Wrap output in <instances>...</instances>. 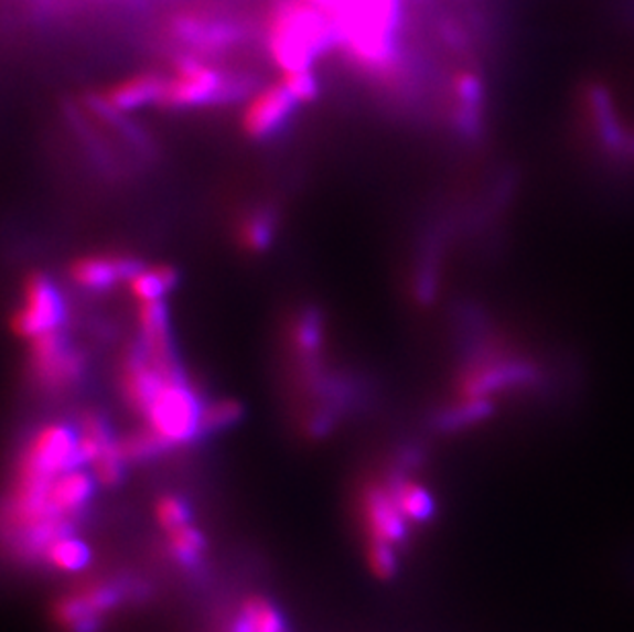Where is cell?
<instances>
[{
  "label": "cell",
  "instance_id": "14",
  "mask_svg": "<svg viewBox=\"0 0 634 632\" xmlns=\"http://www.w3.org/2000/svg\"><path fill=\"white\" fill-rule=\"evenodd\" d=\"M44 557L54 569H58L62 574H78L89 567L90 548L87 543L68 534L54 540L52 545H47Z\"/></svg>",
  "mask_w": 634,
  "mask_h": 632
},
{
  "label": "cell",
  "instance_id": "26",
  "mask_svg": "<svg viewBox=\"0 0 634 632\" xmlns=\"http://www.w3.org/2000/svg\"><path fill=\"white\" fill-rule=\"evenodd\" d=\"M123 464L126 460L119 454L118 446L111 448L109 452H105L104 457L97 458L90 469H93V476L97 481V485L114 486L118 485L123 476Z\"/></svg>",
  "mask_w": 634,
  "mask_h": 632
},
{
  "label": "cell",
  "instance_id": "23",
  "mask_svg": "<svg viewBox=\"0 0 634 632\" xmlns=\"http://www.w3.org/2000/svg\"><path fill=\"white\" fill-rule=\"evenodd\" d=\"M154 517L157 524L164 529L166 534L173 529L183 528L187 524H192V512L187 507V503L181 497H173V495H164L161 500L157 501L154 505Z\"/></svg>",
  "mask_w": 634,
  "mask_h": 632
},
{
  "label": "cell",
  "instance_id": "25",
  "mask_svg": "<svg viewBox=\"0 0 634 632\" xmlns=\"http://www.w3.org/2000/svg\"><path fill=\"white\" fill-rule=\"evenodd\" d=\"M243 409L236 400H218L209 407H204V415H202V431H216V429H224V427L233 426L235 421L240 419Z\"/></svg>",
  "mask_w": 634,
  "mask_h": 632
},
{
  "label": "cell",
  "instance_id": "5",
  "mask_svg": "<svg viewBox=\"0 0 634 632\" xmlns=\"http://www.w3.org/2000/svg\"><path fill=\"white\" fill-rule=\"evenodd\" d=\"M21 464H28L47 476H58L62 472L80 469L85 462L78 448V433L62 424L45 426L33 436L28 452L21 458Z\"/></svg>",
  "mask_w": 634,
  "mask_h": 632
},
{
  "label": "cell",
  "instance_id": "11",
  "mask_svg": "<svg viewBox=\"0 0 634 632\" xmlns=\"http://www.w3.org/2000/svg\"><path fill=\"white\" fill-rule=\"evenodd\" d=\"M140 265L126 257H83L71 267L76 286L87 290H107L121 280H130Z\"/></svg>",
  "mask_w": 634,
  "mask_h": 632
},
{
  "label": "cell",
  "instance_id": "29",
  "mask_svg": "<svg viewBox=\"0 0 634 632\" xmlns=\"http://www.w3.org/2000/svg\"><path fill=\"white\" fill-rule=\"evenodd\" d=\"M101 629H104V617L89 614V617L78 620V622L66 632H101Z\"/></svg>",
  "mask_w": 634,
  "mask_h": 632
},
{
  "label": "cell",
  "instance_id": "22",
  "mask_svg": "<svg viewBox=\"0 0 634 632\" xmlns=\"http://www.w3.org/2000/svg\"><path fill=\"white\" fill-rule=\"evenodd\" d=\"M366 560L372 575L380 581H388L397 575L399 569V559L395 546L383 543V540H372L369 538L368 550H366Z\"/></svg>",
  "mask_w": 634,
  "mask_h": 632
},
{
  "label": "cell",
  "instance_id": "9",
  "mask_svg": "<svg viewBox=\"0 0 634 632\" xmlns=\"http://www.w3.org/2000/svg\"><path fill=\"white\" fill-rule=\"evenodd\" d=\"M171 35L200 52L226 50L238 40V31L226 19L206 13H183L173 19Z\"/></svg>",
  "mask_w": 634,
  "mask_h": 632
},
{
  "label": "cell",
  "instance_id": "12",
  "mask_svg": "<svg viewBox=\"0 0 634 632\" xmlns=\"http://www.w3.org/2000/svg\"><path fill=\"white\" fill-rule=\"evenodd\" d=\"M164 76L157 73H138L126 76L104 93V105L114 111H130L148 104H159L163 93Z\"/></svg>",
  "mask_w": 634,
  "mask_h": 632
},
{
  "label": "cell",
  "instance_id": "13",
  "mask_svg": "<svg viewBox=\"0 0 634 632\" xmlns=\"http://www.w3.org/2000/svg\"><path fill=\"white\" fill-rule=\"evenodd\" d=\"M95 485L97 481L93 472L80 469L62 472L50 486V505L56 514L71 519L73 515L80 514L83 507L89 503Z\"/></svg>",
  "mask_w": 634,
  "mask_h": 632
},
{
  "label": "cell",
  "instance_id": "15",
  "mask_svg": "<svg viewBox=\"0 0 634 632\" xmlns=\"http://www.w3.org/2000/svg\"><path fill=\"white\" fill-rule=\"evenodd\" d=\"M116 446L118 440H114L109 427L101 417L97 415L83 417L78 429V448L85 464H93L97 458L104 457L105 452H109Z\"/></svg>",
  "mask_w": 634,
  "mask_h": 632
},
{
  "label": "cell",
  "instance_id": "20",
  "mask_svg": "<svg viewBox=\"0 0 634 632\" xmlns=\"http://www.w3.org/2000/svg\"><path fill=\"white\" fill-rule=\"evenodd\" d=\"M164 448H169V443L159 433H154L150 427L133 431L130 436L118 440L119 454L126 462H138V460L157 457L159 452H163Z\"/></svg>",
  "mask_w": 634,
  "mask_h": 632
},
{
  "label": "cell",
  "instance_id": "27",
  "mask_svg": "<svg viewBox=\"0 0 634 632\" xmlns=\"http://www.w3.org/2000/svg\"><path fill=\"white\" fill-rule=\"evenodd\" d=\"M240 238H243V245L249 247V249H264L271 238V221L269 216H266L264 212L259 214H252L247 221L243 222L240 226Z\"/></svg>",
  "mask_w": 634,
  "mask_h": 632
},
{
  "label": "cell",
  "instance_id": "8",
  "mask_svg": "<svg viewBox=\"0 0 634 632\" xmlns=\"http://www.w3.org/2000/svg\"><path fill=\"white\" fill-rule=\"evenodd\" d=\"M364 524L372 540H383L388 545H400L407 536V519L400 514L399 505L390 489L369 485L362 497Z\"/></svg>",
  "mask_w": 634,
  "mask_h": 632
},
{
  "label": "cell",
  "instance_id": "18",
  "mask_svg": "<svg viewBox=\"0 0 634 632\" xmlns=\"http://www.w3.org/2000/svg\"><path fill=\"white\" fill-rule=\"evenodd\" d=\"M166 550L179 565L193 567L200 563L206 550V538L200 529L187 524L183 528L173 529L166 534Z\"/></svg>",
  "mask_w": 634,
  "mask_h": 632
},
{
  "label": "cell",
  "instance_id": "17",
  "mask_svg": "<svg viewBox=\"0 0 634 632\" xmlns=\"http://www.w3.org/2000/svg\"><path fill=\"white\" fill-rule=\"evenodd\" d=\"M390 491L399 505L400 514L405 515L407 522L423 524L433 515V500L423 486L411 481H402Z\"/></svg>",
  "mask_w": 634,
  "mask_h": 632
},
{
  "label": "cell",
  "instance_id": "24",
  "mask_svg": "<svg viewBox=\"0 0 634 632\" xmlns=\"http://www.w3.org/2000/svg\"><path fill=\"white\" fill-rule=\"evenodd\" d=\"M281 87L292 95L295 104H309L319 95V81L312 73V68L281 73Z\"/></svg>",
  "mask_w": 634,
  "mask_h": 632
},
{
  "label": "cell",
  "instance_id": "4",
  "mask_svg": "<svg viewBox=\"0 0 634 632\" xmlns=\"http://www.w3.org/2000/svg\"><path fill=\"white\" fill-rule=\"evenodd\" d=\"M64 321V304L58 290L42 274H33L23 290V309L13 317V331L19 338L35 339L58 331Z\"/></svg>",
  "mask_w": 634,
  "mask_h": 632
},
{
  "label": "cell",
  "instance_id": "2",
  "mask_svg": "<svg viewBox=\"0 0 634 632\" xmlns=\"http://www.w3.org/2000/svg\"><path fill=\"white\" fill-rule=\"evenodd\" d=\"M238 85L216 71L206 60L197 56H181L173 66L171 76H164L163 93L159 104L164 107H197V105L224 101L233 95Z\"/></svg>",
  "mask_w": 634,
  "mask_h": 632
},
{
  "label": "cell",
  "instance_id": "3",
  "mask_svg": "<svg viewBox=\"0 0 634 632\" xmlns=\"http://www.w3.org/2000/svg\"><path fill=\"white\" fill-rule=\"evenodd\" d=\"M144 415L148 427L169 446L193 440L197 433H202L204 407L187 383H183V378L164 384L159 395L148 405Z\"/></svg>",
  "mask_w": 634,
  "mask_h": 632
},
{
  "label": "cell",
  "instance_id": "16",
  "mask_svg": "<svg viewBox=\"0 0 634 632\" xmlns=\"http://www.w3.org/2000/svg\"><path fill=\"white\" fill-rule=\"evenodd\" d=\"M175 281H178V271L169 265H159L150 271L140 269L138 274H133L128 283L136 300L152 302V300H161L164 292L175 286Z\"/></svg>",
  "mask_w": 634,
  "mask_h": 632
},
{
  "label": "cell",
  "instance_id": "1",
  "mask_svg": "<svg viewBox=\"0 0 634 632\" xmlns=\"http://www.w3.org/2000/svg\"><path fill=\"white\" fill-rule=\"evenodd\" d=\"M266 45L281 73L310 71L314 60L337 45L333 21L310 0H280L266 28Z\"/></svg>",
  "mask_w": 634,
  "mask_h": 632
},
{
  "label": "cell",
  "instance_id": "30",
  "mask_svg": "<svg viewBox=\"0 0 634 632\" xmlns=\"http://www.w3.org/2000/svg\"><path fill=\"white\" fill-rule=\"evenodd\" d=\"M230 632H255L252 631L251 622L247 620V617L243 612L236 614L233 624H230Z\"/></svg>",
  "mask_w": 634,
  "mask_h": 632
},
{
  "label": "cell",
  "instance_id": "21",
  "mask_svg": "<svg viewBox=\"0 0 634 632\" xmlns=\"http://www.w3.org/2000/svg\"><path fill=\"white\" fill-rule=\"evenodd\" d=\"M74 591L99 617H105L107 612L116 610L119 603L123 602V598H126L123 589L116 586V583H109V581H85L83 586H78Z\"/></svg>",
  "mask_w": 634,
  "mask_h": 632
},
{
  "label": "cell",
  "instance_id": "10",
  "mask_svg": "<svg viewBox=\"0 0 634 632\" xmlns=\"http://www.w3.org/2000/svg\"><path fill=\"white\" fill-rule=\"evenodd\" d=\"M175 378H181V374H169L159 366H154L140 350V352H133L128 357V362L123 364L121 388L133 409L144 413L164 384Z\"/></svg>",
  "mask_w": 634,
  "mask_h": 632
},
{
  "label": "cell",
  "instance_id": "6",
  "mask_svg": "<svg viewBox=\"0 0 634 632\" xmlns=\"http://www.w3.org/2000/svg\"><path fill=\"white\" fill-rule=\"evenodd\" d=\"M31 364L35 378L47 386L74 383L83 369L80 357L68 350L58 331L31 339Z\"/></svg>",
  "mask_w": 634,
  "mask_h": 632
},
{
  "label": "cell",
  "instance_id": "7",
  "mask_svg": "<svg viewBox=\"0 0 634 632\" xmlns=\"http://www.w3.org/2000/svg\"><path fill=\"white\" fill-rule=\"evenodd\" d=\"M294 105L292 95L281 87V83L257 90L243 111V132L251 138H266L278 132L290 118Z\"/></svg>",
  "mask_w": 634,
  "mask_h": 632
},
{
  "label": "cell",
  "instance_id": "28",
  "mask_svg": "<svg viewBox=\"0 0 634 632\" xmlns=\"http://www.w3.org/2000/svg\"><path fill=\"white\" fill-rule=\"evenodd\" d=\"M295 341H298V347L304 350V352H314L319 347L321 329H319V324H316L314 319H304L302 323L298 324Z\"/></svg>",
  "mask_w": 634,
  "mask_h": 632
},
{
  "label": "cell",
  "instance_id": "19",
  "mask_svg": "<svg viewBox=\"0 0 634 632\" xmlns=\"http://www.w3.org/2000/svg\"><path fill=\"white\" fill-rule=\"evenodd\" d=\"M240 612L251 622L255 632H288L280 610L267 598L249 596L240 606Z\"/></svg>",
  "mask_w": 634,
  "mask_h": 632
}]
</instances>
